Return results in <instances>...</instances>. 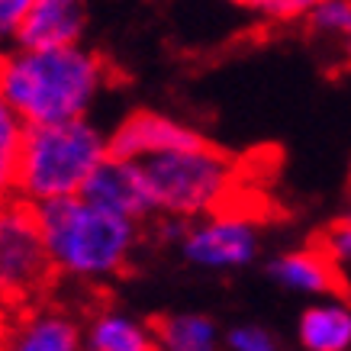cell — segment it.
I'll return each mask as SVG.
<instances>
[{
  "label": "cell",
  "mask_w": 351,
  "mask_h": 351,
  "mask_svg": "<svg viewBox=\"0 0 351 351\" xmlns=\"http://www.w3.org/2000/svg\"><path fill=\"white\" fill-rule=\"evenodd\" d=\"M107 87V64L84 45L23 49L0 55V97L26 126L87 117Z\"/></svg>",
  "instance_id": "obj_1"
},
{
  "label": "cell",
  "mask_w": 351,
  "mask_h": 351,
  "mask_svg": "<svg viewBox=\"0 0 351 351\" xmlns=\"http://www.w3.org/2000/svg\"><path fill=\"white\" fill-rule=\"evenodd\" d=\"M36 219L52 271L71 280H110L123 274L136 255L138 219L104 210L84 193L36 203Z\"/></svg>",
  "instance_id": "obj_2"
},
{
  "label": "cell",
  "mask_w": 351,
  "mask_h": 351,
  "mask_svg": "<svg viewBox=\"0 0 351 351\" xmlns=\"http://www.w3.org/2000/svg\"><path fill=\"white\" fill-rule=\"evenodd\" d=\"M107 155V136L94 123H87V117L26 126L16 168V193L32 206L81 193L87 178Z\"/></svg>",
  "instance_id": "obj_3"
},
{
  "label": "cell",
  "mask_w": 351,
  "mask_h": 351,
  "mask_svg": "<svg viewBox=\"0 0 351 351\" xmlns=\"http://www.w3.org/2000/svg\"><path fill=\"white\" fill-rule=\"evenodd\" d=\"M152 210L174 219H197L223 210L235 191V161L213 142L138 158Z\"/></svg>",
  "instance_id": "obj_4"
},
{
  "label": "cell",
  "mask_w": 351,
  "mask_h": 351,
  "mask_svg": "<svg viewBox=\"0 0 351 351\" xmlns=\"http://www.w3.org/2000/svg\"><path fill=\"white\" fill-rule=\"evenodd\" d=\"M52 261L45 252L36 206L20 200H0V303H23L49 280Z\"/></svg>",
  "instance_id": "obj_5"
},
{
  "label": "cell",
  "mask_w": 351,
  "mask_h": 351,
  "mask_svg": "<svg viewBox=\"0 0 351 351\" xmlns=\"http://www.w3.org/2000/svg\"><path fill=\"white\" fill-rule=\"evenodd\" d=\"M181 255L203 271H239L261 252V232L252 216L235 210H213L181 226Z\"/></svg>",
  "instance_id": "obj_6"
},
{
  "label": "cell",
  "mask_w": 351,
  "mask_h": 351,
  "mask_svg": "<svg viewBox=\"0 0 351 351\" xmlns=\"http://www.w3.org/2000/svg\"><path fill=\"white\" fill-rule=\"evenodd\" d=\"M206 136H200L193 126L181 123L174 117L165 113H152V110H138L132 117H126L113 129L110 142V155L119 158H149V155H161V152H174V149H187L197 145Z\"/></svg>",
  "instance_id": "obj_7"
},
{
  "label": "cell",
  "mask_w": 351,
  "mask_h": 351,
  "mask_svg": "<svg viewBox=\"0 0 351 351\" xmlns=\"http://www.w3.org/2000/svg\"><path fill=\"white\" fill-rule=\"evenodd\" d=\"M81 193H84L87 200H94L97 206L113 210L119 216H129V219H138V223L155 213L152 210L149 187H145V178H142V168L132 158L107 155L94 168V174L87 178Z\"/></svg>",
  "instance_id": "obj_8"
},
{
  "label": "cell",
  "mask_w": 351,
  "mask_h": 351,
  "mask_svg": "<svg viewBox=\"0 0 351 351\" xmlns=\"http://www.w3.org/2000/svg\"><path fill=\"white\" fill-rule=\"evenodd\" d=\"M87 26L84 0H32V7L20 20L16 45L23 49H62L77 45Z\"/></svg>",
  "instance_id": "obj_9"
},
{
  "label": "cell",
  "mask_w": 351,
  "mask_h": 351,
  "mask_svg": "<svg viewBox=\"0 0 351 351\" xmlns=\"http://www.w3.org/2000/svg\"><path fill=\"white\" fill-rule=\"evenodd\" d=\"M267 274L274 284H280L290 293H303V297H339L345 287V277L335 267L319 245L316 248H297V252H284L267 265Z\"/></svg>",
  "instance_id": "obj_10"
},
{
  "label": "cell",
  "mask_w": 351,
  "mask_h": 351,
  "mask_svg": "<svg viewBox=\"0 0 351 351\" xmlns=\"http://www.w3.org/2000/svg\"><path fill=\"white\" fill-rule=\"evenodd\" d=\"M297 339L306 351H345L351 348V306L339 297H322L303 309Z\"/></svg>",
  "instance_id": "obj_11"
},
{
  "label": "cell",
  "mask_w": 351,
  "mask_h": 351,
  "mask_svg": "<svg viewBox=\"0 0 351 351\" xmlns=\"http://www.w3.org/2000/svg\"><path fill=\"white\" fill-rule=\"evenodd\" d=\"M81 326L58 309L32 313L10 332V348L16 351H75L81 348Z\"/></svg>",
  "instance_id": "obj_12"
},
{
  "label": "cell",
  "mask_w": 351,
  "mask_h": 351,
  "mask_svg": "<svg viewBox=\"0 0 351 351\" xmlns=\"http://www.w3.org/2000/svg\"><path fill=\"white\" fill-rule=\"evenodd\" d=\"M81 345L90 351H149L155 348V332L152 326L132 319L126 313L107 309L87 322Z\"/></svg>",
  "instance_id": "obj_13"
},
{
  "label": "cell",
  "mask_w": 351,
  "mask_h": 351,
  "mask_svg": "<svg viewBox=\"0 0 351 351\" xmlns=\"http://www.w3.org/2000/svg\"><path fill=\"white\" fill-rule=\"evenodd\" d=\"M155 345L168 351H213L219 345V329L210 316L203 313H178L165 316L152 326Z\"/></svg>",
  "instance_id": "obj_14"
},
{
  "label": "cell",
  "mask_w": 351,
  "mask_h": 351,
  "mask_svg": "<svg viewBox=\"0 0 351 351\" xmlns=\"http://www.w3.org/2000/svg\"><path fill=\"white\" fill-rule=\"evenodd\" d=\"M23 136H26V123L0 97V200L16 193V168H20Z\"/></svg>",
  "instance_id": "obj_15"
},
{
  "label": "cell",
  "mask_w": 351,
  "mask_h": 351,
  "mask_svg": "<svg viewBox=\"0 0 351 351\" xmlns=\"http://www.w3.org/2000/svg\"><path fill=\"white\" fill-rule=\"evenodd\" d=\"M306 23L319 36H332V39H351V0H319L309 10Z\"/></svg>",
  "instance_id": "obj_16"
},
{
  "label": "cell",
  "mask_w": 351,
  "mask_h": 351,
  "mask_svg": "<svg viewBox=\"0 0 351 351\" xmlns=\"http://www.w3.org/2000/svg\"><path fill=\"white\" fill-rule=\"evenodd\" d=\"M245 13H255L261 20H274V23H293V20H306L309 10L319 3V0H226Z\"/></svg>",
  "instance_id": "obj_17"
},
{
  "label": "cell",
  "mask_w": 351,
  "mask_h": 351,
  "mask_svg": "<svg viewBox=\"0 0 351 351\" xmlns=\"http://www.w3.org/2000/svg\"><path fill=\"white\" fill-rule=\"evenodd\" d=\"M226 348L232 351H274L277 339L265 326H255V322H242V326H232L226 332Z\"/></svg>",
  "instance_id": "obj_18"
},
{
  "label": "cell",
  "mask_w": 351,
  "mask_h": 351,
  "mask_svg": "<svg viewBox=\"0 0 351 351\" xmlns=\"http://www.w3.org/2000/svg\"><path fill=\"white\" fill-rule=\"evenodd\" d=\"M319 248L335 261V267H351V223L348 219H339L332 223L319 239Z\"/></svg>",
  "instance_id": "obj_19"
},
{
  "label": "cell",
  "mask_w": 351,
  "mask_h": 351,
  "mask_svg": "<svg viewBox=\"0 0 351 351\" xmlns=\"http://www.w3.org/2000/svg\"><path fill=\"white\" fill-rule=\"evenodd\" d=\"M32 0H0V39H13Z\"/></svg>",
  "instance_id": "obj_20"
},
{
  "label": "cell",
  "mask_w": 351,
  "mask_h": 351,
  "mask_svg": "<svg viewBox=\"0 0 351 351\" xmlns=\"http://www.w3.org/2000/svg\"><path fill=\"white\" fill-rule=\"evenodd\" d=\"M341 55H345V62L351 68V39H341Z\"/></svg>",
  "instance_id": "obj_21"
},
{
  "label": "cell",
  "mask_w": 351,
  "mask_h": 351,
  "mask_svg": "<svg viewBox=\"0 0 351 351\" xmlns=\"http://www.w3.org/2000/svg\"><path fill=\"white\" fill-rule=\"evenodd\" d=\"M345 219H348V223H351V210H348V216H345Z\"/></svg>",
  "instance_id": "obj_22"
}]
</instances>
